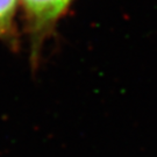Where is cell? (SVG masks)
<instances>
[{
    "label": "cell",
    "instance_id": "1",
    "mask_svg": "<svg viewBox=\"0 0 157 157\" xmlns=\"http://www.w3.org/2000/svg\"><path fill=\"white\" fill-rule=\"evenodd\" d=\"M26 14L32 40L33 57L36 58L44 40L54 32L57 22L70 8L73 0H20Z\"/></svg>",
    "mask_w": 157,
    "mask_h": 157
},
{
    "label": "cell",
    "instance_id": "2",
    "mask_svg": "<svg viewBox=\"0 0 157 157\" xmlns=\"http://www.w3.org/2000/svg\"><path fill=\"white\" fill-rule=\"evenodd\" d=\"M19 0H0V39H10L14 32V17Z\"/></svg>",
    "mask_w": 157,
    "mask_h": 157
}]
</instances>
